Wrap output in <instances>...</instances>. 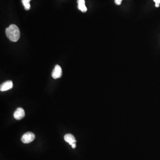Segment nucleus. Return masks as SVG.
<instances>
[{"label": "nucleus", "instance_id": "f257e3e1", "mask_svg": "<svg viewBox=\"0 0 160 160\" xmlns=\"http://www.w3.org/2000/svg\"><path fill=\"white\" fill-rule=\"evenodd\" d=\"M6 35L7 37L12 42H17L20 37V32L19 28L15 25H11L6 29Z\"/></svg>", "mask_w": 160, "mask_h": 160}, {"label": "nucleus", "instance_id": "423d86ee", "mask_svg": "<svg viewBox=\"0 0 160 160\" xmlns=\"http://www.w3.org/2000/svg\"><path fill=\"white\" fill-rule=\"evenodd\" d=\"M64 139L65 141L69 143V145H72L74 143H76L77 141L75 139L73 135L71 134H67L64 136Z\"/></svg>", "mask_w": 160, "mask_h": 160}, {"label": "nucleus", "instance_id": "9b49d317", "mask_svg": "<svg viewBox=\"0 0 160 160\" xmlns=\"http://www.w3.org/2000/svg\"><path fill=\"white\" fill-rule=\"evenodd\" d=\"M154 1L155 2V3L160 4V0H154Z\"/></svg>", "mask_w": 160, "mask_h": 160}, {"label": "nucleus", "instance_id": "6e6552de", "mask_svg": "<svg viewBox=\"0 0 160 160\" xmlns=\"http://www.w3.org/2000/svg\"><path fill=\"white\" fill-rule=\"evenodd\" d=\"M31 0H22V3L24 6L25 10H28L30 9V2Z\"/></svg>", "mask_w": 160, "mask_h": 160}, {"label": "nucleus", "instance_id": "7ed1b4c3", "mask_svg": "<svg viewBox=\"0 0 160 160\" xmlns=\"http://www.w3.org/2000/svg\"><path fill=\"white\" fill-rule=\"evenodd\" d=\"M62 72L61 66L59 65H56L52 73L53 78L55 79L59 78L62 77Z\"/></svg>", "mask_w": 160, "mask_h": 160}, {"label": "nucleus", "instance_id": "f03ea898", "mask_svg": "<svg viewBox=\"0 0 160 160\" xmlns=\"http://www.w3.org/2000/svg\"><path fill=\"white\" fill-rule=\"evenodd\" d=\"M35 136L33 133L30 132H28L24 134L21 138V141L22 142L25 144H28L32 142L35 139Z\"/></svg>", "mask_w": 160, "mask_h": 160}, {"label": "nucleus", "instance_id": "9d476101", "mask_svg": "<svg viewBox=\"0 0 160 160\" xmlns=\"http://www.w3.org/2000/svg\"><path fill=\"white\" fill-rule=\"evenodd\" d=\"M71 146H72V148H73V149H75L76 147V143H74V144L71 145Z\"/></svg>", "mask_w": 160, "mask_h": 160}, {"label": "nucleus", "instance_id": "1a4fd4ad", "mask_svg": "<svg viewBox=\"0 0 160 160\" xmlns=\"http://www.w3.org/2000/svg\"><path fill=\"white\" fill-rule=\"evenodd\" d=\"M122 0H115V3L118 6H120L121 4Z\"/></svg>", "mask_w": 160, "mask_h": 160}, {"label": "nucleus", "instance_id": "39448f33", "mask_svg": "<svg viewBox=\"0 0 160 160\" xmlns=\"http://www.w3.org/2000/svg\"><path fill=\"white\" fill-rule=\"evenodd\" d=\"M13 87V83L11 81H8L3 83L0 86V90L6 91L11 89Z\"/></svg>", "mask_w": 160, "mask_h": 160}, {"label": "nucleus", "instance_id": "0eeeda50", "mask_svg": "<svg viewBox=\"0 0 160 160\" xmlns=\"http://www.w3.org/2000/svg\"><path fill=\"white\" fill-rule=\"evenodd\" d=\"M78 8L82 12H85L87 10L85 0H78Z\"/></svg>", "mask_w": 160, "mask_h": 160}, {"label": "nucleus", "instance_id": "20e7f679", "mask_svg": "<svg viewBox=\"0 0 160 160\" xmlns=\"http://www.w3.org/2000/svg\"><path fill=\"white\" fill-rule=\"evenodd\" d=\"M25 116V112L22 108H18L15 110L13 114L14 118L17 120H20L23 118Z\"/></svg>", "mask_w": 160, "mask_h": 160}, {"label": "nucleus", "instance_id": "f8f14e48", "mask_svg": "<svg viewBox=\"0 0 160 160\" xmlns=\"http://www.w3.org/2000/svg\"><path fill=\"white\" fill-rule=\"evenodd\" d=\"M155 6L156 7H157V8H158V7H159L160 6V4H157V3H156Z\"/></svg>", "mask_w": 160, "mask_h": 160}]
</instances>
